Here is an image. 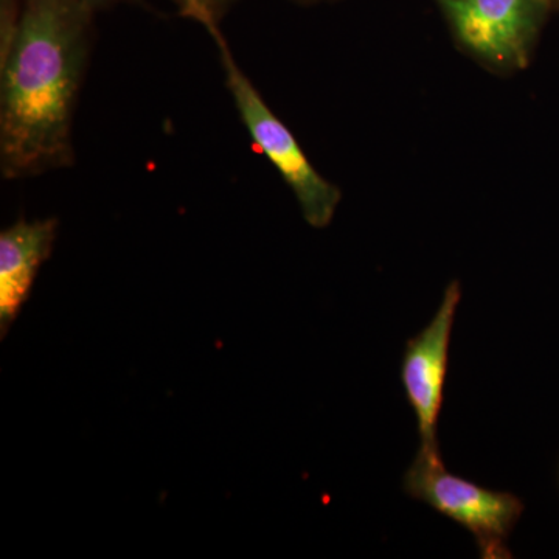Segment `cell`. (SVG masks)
<instances>
[{
  "label": "cell",
  "instance_id": "cell-8",
  "mask_svg": "<svg viewBox=\"0 0 559 559\" xmlns=\"http://www.w3.org/2000/svg\"><path fill=\"white\" fill-rule=\"evenodd\" d=\"M92 11H105L119 5H145L146 0H81Z\"/></svg>",
  "mask_w": 559,
  "mask_h": 559
},
{
  "label": "cell",
  "instance_id": "cell-2",
  "mask_svg": "<svg viewBox=\"0 0 559 559\" xmlns=\"http://www.w3.org/2000/svg\"><path fill=\"white\" fill-rule=\"evenodd\" d=\"M204 31L218 49L227 91L253 145L270 159L288 183L299 202L305 221L314 229H325L340 205V187L323 178L312 167L293 132L272 112L259 90L235 60L221 25H209Z\"/></svg>",
  "mask_w": 559,
  "mask_h": 559
},
{
  "label": "cell",
  "instance_id": "cell-3",
  "mask_svg": "<svg viewBox=\"0 0 559 559\" xmlns=\"http://www.w3.org/2000/svg\"><path fill=\"white\" fill-rule=\"evenodd\" d=\"M403 489L441 516L468 530L484 559L511 558L509 538L524 513V502L513 492L480 487L444 468L439 455L417 452L404 474Z\"/></svg>",
  "mask_w": 559,
  "mask_h": 559
},
{
  "label": "cell",
  "instance_id": "cell-7",
  "mask_svg": "<svg viewBox=\"0 0 559 559\" xmlns=\"http://www.w3.org/2000/svg\"><path fill=\"white\" fill-rule=\"evenodd\" d=\"M178 13L187 20L197 22L202 28L221 25L224 17L241 0H170Z\"/></svg>",
  "mask_w": 559,
  "mask_h": 559
},
{
  "label": "cell",
  "instance_id": "cell-5",
  "mask_svg": "<svg viewBox=\"0 0 559 559\" xmlns=\"http://www.w3.org/2000/svg\"><path fill=\"white\" fill-rule=\"evenodd\" d=\"M457 38L498 66H524L547 0H440Z\"/></svg>",
  "mask_w": 559,
  "mask_h": 559
},
{
  "label": "cell",
  "instance_id": "cell-1",
  "mask_svg": "<svg viewBox=\"0 0 559 559\" xmlns=\"http://www.w3.org/2000/svg\"><path fill=\"white\" fill-rule=\"evenodd\" d=\"M95 11L81 0H24L0 53V173L38 178L75 162L73 120L94 47Z\"/></svg>",
  "mask_w": 559,
  "mask_h": 559
},
{
  "label": "cell",
  "instance_id": "cell-4",
  "mask_svg": "<svg viewBox=\"0 0 559 559\" xmlns=\"http://www.w3.org/2000/svg\"><path fill=\"white\" fill-rule=\"evenodd\" d=\"M462 300L460 282L444 289L443 299L432 320L406 342L400 366L404 395L417 418L419 452L439 455V418L444 403L450 347L455 314Z\"/></svg>",
  "mask_w": 559,
  "mask_h": 559
},
{
  "label": "cell",
  "instance_id": "cell-6",
  "mask_svg": "<svg viewBox=\"0 0 559 559\" xmlns=\"http://www.w3.org/2000/svg\"><path fill=\"white\" fill-rule=\"evenodd\" d=\"M57 218L17 219L0 234V333L31 299L40 266L50 259L58 237Z\"/></svg>",
  "mask_w": 559,
  "mask_h": 559
}]
</instances>
